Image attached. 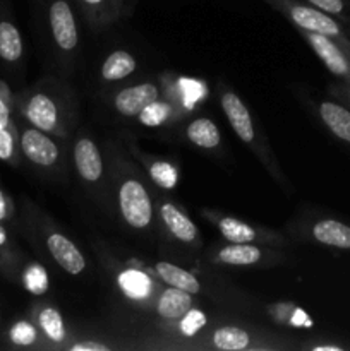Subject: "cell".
I'll use <instances>...</instances> for the list:
<instances>
[{
    "label": "cell",
    "mask_w": 350,
    "mask_h": 351,
    "mask_svg": "<svg viewBox=\"0 0 350 351\" xmlns=\"http://www.w3.org/2000/svg\"><path fill=\"white\" fill-rule=\"evenodd\" d=\"M119 209L124 221L136 230H144L153 219V202L146 187L136 178H126L117 192Z\"/></svg>",
    "instance_id": "1"
},
{
    "label": "cell",
    "mask_w": 350,
    "mask_h": 351,
    "mask_svg": "<svg viewBox=\"0 0 350 351\" xmlns=\"http://www.w3.org/2000/svg\"><path fill=\"white\" fill-rule=\"evenodd\" d=\"M271 2H278V5L283 7L285 12L292 19V23L297 27L304 29L305 33H318L325 34V36L333 38V40H340L343 38V31L340 24L331 17V14L323 12V10L316 9V7L302 5V3L290 2V0H271Z\"/></svg>",
    "instance_id": "2"
},
{
    "label": "cell",
    "mask_w": 350,
    "mask_h": 351,
    "mask_svg": "<svg viewBox=\"0 0 350 351\" xmlns=\"http://www.w3.org/2000/svg\"><path fill=\"white\" fill-rule=\"evenodd\" d=\"M51 36L62 51H72L79 43L78 24L67 0H54L48 9Z\"/></svg>",
    "instance_id": "3"
},
{
    "label": "cell",
    "mask_w": 350,
    "mask_h": 351,
    "mask_svg": "<svg viewBox=\"0 0 350 351\" xmlns=\"http://www.w3.org/2000/svg\"><path fill=\"white\" fill-rule=\"evenodd\" d=\"M21 149H23L24 156L31 161V163L38 165V167L50 168L57 165L58 158H60V151L55 141L48 137L43 130L40 129H26L21 134Z\"/></svg>",
    "instance_id": "4"
},
{
    "label": "cell",
    "mask_w": 350,
    "mask_h": 351,
    "mask_svg": "<svg viewBox=\"0 0 350 351\" xmlns=\"http://www.w3.org/2000/svg\"><path fill=\"white\" fill-rule=\"evenodd\" d=\"M305 40L331 74L350 79V58L333 38L318 33H305Z\"/></svg>",
    "instance_id": "5"
},
{
    "label": "cell",
    "mask_w": 350,
    "mask_h": 351,
    "mask_svg": "<svg viewBox=\"0 0 350 351\" xmlns=\"http://www.w3.org/2000/svg\"><path fill=\"white\" fill-rule=\"evenodd\" d=\"M222 110L237 137L242 143L253 144L256 139V130H254L253 117L242 99L235 93L225 91L222 95Z\"/></svg>",
    "instance_id": "6"
},
{
    "label": "cell",
    "mask_w": 350,
    "mask_h": 351,
    "mask_svg": "<svg viewBox=\"0 0 350 351\" xmlns=\"http://www.w3.org/2000/svg\"><path fill=\"white\" fill-rule=\"evenodd\" d=\"M47 247L55 263L67 274L78 276V274H81L86 269V259L81 254V250L74 245L71 239H67L62 233H50L47 237Z\"/></svg>",
    "instance_id": "7"
},
{
    "label": "cell",
    "mask_w": 350,
    "mask_h": 351,
    "mask_svg": "<svg viewBox=\"0 0 350 351\" xmlns=\"http://www.w3.org/2000/svg\"><path fill=\"white\" fill-rule=\"evenodd\" d=\"M158 95H160V91H158L156 86L151 84V82H143V84L130 86V88L117 93L115 98H113V106L120 115L137 117L148 105L156 101Z\"/></svg>",
    "instance_id": "8"
},
{
    "label": "cell",
    "mask_w": 350,
    "mask_h": 351,
    "mask_svg": "<svg viewBox=\"0 0 350 351\" xmlns=\"http://www.w3.org/2000/svg\"><path fill=\"white\" fill-rule=\"evenodd\" d=\"M74 165L79 177L95 184L103 177V158L98 146L89 137H79L74 143Z\"/></svg>",
    "instance_id": "9"
},
{
    "label": "cell",
    "mask_w": 350,
    "mask_h": 351,
    "mask_svg": "<svg viewBox=\"0 0 350 351\" xmlns=\"http://www.w3.org/2000/svg\"><path fill=\"white\" fill-rule=\"evenodd\" d=\"M26 119L34 129H40L43 132H57L60 115H58V106L45 93H36L31 96L26 103Z\"/></svg>",
    "instance_id": "10"
},
{
    "label": "cell",
    "mask_w": 350,
    "mask_h": 351,
    "mask_svg": "<svg viewBox=\"0 0 350 351\" xmlns=\"http://www.w3.org/2000/svg\"><path fill=\"white\" fill-rule=\"evenodd\" d=\"M160 216L168 232L184 243H192L198 239V226L172 202L160 204Z\"/></svg>",
    "instance_id": "11"
},
{
    "label": "cell",
    "mask_w": 350,
    "mask_h": 351,
    "mask_svg": "<svg viewBox=\"0 0 350 351\" xmlns=\"http://www.w3.org/2000/svg\"><path fill=\"white\" fill-rule=\"evenodd\" d=\"M316 242L335 249H350V226L336 219H321L312 226Z\"/></svg>",
    "instance_id": "12"
},
{
    "label": "cell",
    "mask_w": 350,
    "mask_h": 351,
    "mask_svg": "<svg viewBox=\"0 0 350 351\" xmlns=\"http://www.w3.org/2000/svg\"><path fill=\"white\" fill-rule=\"evenodd\" d=\"M192 308L191 293L170 287L160 295L156 302V312L167 321H180L182 315Z\"/></svg>",
    "instance_id": "13"
},
{
    "label": "cell",
    "mask_w": 350,
    "mask_h": 351,
    "mask_svg": "<svg viewBox=\"0 0 350 351\" xmlns=\"http://www.w3.org/2000/svg\"><path fill=\"white\" fill-rule=\"evenodd\" d=\"M319 117L338 139L350 144V110L338 103L323 101L319 105Z\"/></svg>",
    "instance_id": "14"
},
{
    "label": "cell",
    "mask_w": 350,
    "mask_h": 351,
    "mask_svg": "<svg viewBox=\"0 0 350 351\" xmlns=\"http://www.w3.org/2000/svg\"><path fill=\"white\" fill-rule=\"evenodd\" d=\"M154 271L160 276V280L165 281L168 287L178 288V290H184L191 295H196L201 291V285H199L198 278L192 273H189V271L175 266V264L163 263L161 261V263H156Z\"/></svg>",
    "instance_id": "15"
},
{
    "label": "cell",
    "mask_w": 350,
    "mask_h": 351,
    "mask_svg": "<svg viewBox=\"0 0 350 351\" xmlns=\"http://www.w3.org/2000/svg\"><path fill=\"white\" fill-rule=\"evenodd\" d=\"M185 136L191 141L194 146L202 147V149H215L220 146V130L216 127V123L211 119H206V117H199L194 119L185 129Z\"/></svg>",
    "instance_id": "16"
},
{
    "label": "cell",
    "mask_w": 350,
    "mask_h": 351,
    "mask_svg": "<svg viewBox=\"0 0 350 351\" xmlns=\"http://www.w3.org/2000/svg\"><path fill=\"white\" fill-rule=\"evenodd\" d=\"M137 69V60L134 55L126 50H115L105 58L102 65L103 81H122Z\"/></svg>",
    "instance_id": "17"
},
{
    "label": "cell",
    "mask_w": 350,
    "mask_h": 351,
    "mask_svg": "<svg viewBox=\"0 0 350 351\" xmlns=\"http://www.w3.org/2000/svg\"><path fill=\"white\" fill-rule=\"evenodd\" d=\"M261 250L250 243H230L218 252L216 259L229 266H250L261 261Z\"/></svg>",
    "instance_id": "18"
},
{
    "label": "cell",
    "mask_w": 350,
    "mask_h": 351,
    "mask_svg": "<svg viewBox=\"0 0 350 351\" xmlns=\"http://www.w3.org/2000/svg\"><path fill=\"white\" fill-rule=\"evenodd\" d=\"M23 57V38L19 29L9 21L0 23V58L5 62H17Z\"/></svg>",
    "instance_id": "19"
},
{
    "label": "cell",
    "mask_w": 350,
    "mask_h": 351,
    "mask_svg": "<svg viewBox=\"0 0 350 351\" xmlns=\"http://www.w3.org/2000/svg\"><path fill=\"white\" fill-rule=\"evenodd\" d=\"M218 230L223 239L230 243H250L257 239V233L253 226L230 216L220 219Z\"/></svg>",
    "instance_id": "20"
},
{
    "label": "cell",
    "mask_w": 350,
    "mask_h": 351,
    "mask_svg": "<svg viewBox=\"0 0 350 351\" xmlns=\"http://www.w3.org/2000/svg\"><path fill=\"white\" fill-rule=\"evenodd\" d=\"M250 336L244 329L225 326L216 329L213 335V345L222 351H242L249 346Z\"/></svg>",
    "instance_id": "21"
},
{
    "label": "cell",
    "mask_w": 350,
    "mask_h": 351,
    "mask_svg": "<svg viewBox=\"0 0 350 351\" xmlns=\"http://www.w3.org/2000/svg\"><path fill=\"white\" fill-rule=\"evenodd\" d=\"M119 285L129 298L143 300L151 291V280L137 269H127L119 276Z\"/></svg>",
    "instance_id": "22"
},
{
    "label": "cell",
    "mask_w": 350,
    "mask_h": 351,
    "mask_svg": "<svg viewBox=\"0 0 350 351\" xmlns=\"http://www.w3.org/2000/svg\"><path fill=\"white\" fill-rule=\"evenodd\" d=\"M38 324L47 338L54 343H62L65 339V324L60 312L54 307H47L38 315Z\"/></svg>",
    "instance_id": "23"
},
{
    "label": "cell",
    "mask_w": 350,
    "mask_h": 351,
    "mask_svg": "<svg viewBox=\"0 0 350 351\" xmlns=\"http://www.w3.org/2000/svg\"><path fill=\"white\" fill-rule=\"evenodd\" d=\"M150 175L154 180V184L167 189V191L174 189L178 180L177 170H175L174 165H170L168 161H154V163H151Z\"/></svg>",
    "instance_id": "24"
},
{
    "label": "cell",
    "mask_w": 350,
    "mask_h": 351,
    "mask_svg": "<svg viewBox=\"0 0 350 351\" xmlns=\"http://www.w3.org/2000/svg\"><path fill=\"white\" fill-rule=\"evenodd\" d=\"M24 287L27 291L34 295H41L48 290V274L43 266L33 264L24 273Z\"/></svg>",
    "instance_id": "25"
},
{
    "label": "cell",
    "mask_w": 350,
    "mask_h": 351,
    "mask_svg": "<svg viewBox=\"0 0 350 351\" xmlns=\"http://www.w3.org/2000/svg\"><path fill=\"white\" fill-rule=\"evenodd\" d=\"M168 117H170V106H168L167 103H160L156 99V101H153L151 105H148L146 108L137 115V119H139V122L143 123V125L156 127L161 125Z\"/></svg>",
    "instance_id": "26"
},
{
    "label": "cell",
    "mask_w": 350,
    "mask_h": 351,
    "mask_svg": "<svg viewBox=\"0 0 350 351\" xmlns=\"http://www.w3.org/2000/svg\"><path fill=\"white\" fill-rule=\"evenodd\" d=\"M208 319H206L205 312L198 311V308H191L189 312H185L180 317V332L185 336V338H192V336L198 335L202 328L206 326Z\"/></svg>",
    "instance_id": "27"
},
{
    "label": "cell",
    "mask_w": 350,
    "mask_h": 351,
    "mask_svg": "<svg viewBox=\"0 0 350 351\" xmlns=\"http://www.w3.org/2000/svg\"><path fill=\"white\" fill-rule=\"evenodd\" d=\"M10 341L19 346H30L36 341V329L30 322H17L10 329Z\"/></svg>",
    "instance_id": "28"
},
{
    "label": "cell",
    "mask_w": 350,
    "mask_h": 351,
    "mask_svg": "<svg viewBox=\"0 0 350 351\" xmlns=\"http://www.w3.org/2000/svg\"><path fill=\"white\" fill-rule=\"evenodd\" d=\"M79 3L93 19H105L113 14L112 0H79Z\"/></svg>",
    "instance_id": "29"
},
{
    "label": "cell",
    "mask_w": 350,
    "mask_h": 351,
    "mask_svg": "<svg viewBox=\"0 0 350 351\" xmlns=\"http://www.w3.org/2000/svg\"><path fill=\"white\" fill-rule=\"evenodd\" d=\"M14 156V137L9 129L0 130V160L9 161Z\"/></svg>",
    "instance_id": "30"
},
{
    "label": "cell",
    "mask_w": 350,
    "mask_h": 351,
    "mask_svg": "<svg viewBox=\"0 0 350 351\" xmlns=\"http://www.w3.org/2000/svg\"><path fill=\"white\" fill-rule=\"evenodd\" d=\"M312 7L323 10L328 14H342L345 10V3L343 0H307Z\"/></svg>",
    "instance_id": "31"
},
{
    "label": "cell",
    "mask_w": 350,
    "mask_h": 351,
    "mask_svg": "<svg viewBox=\"0 0 350 351\" xmlns=\"http://www.w3.org/2000/svg\"><path fill=\"white\" fill-rule=\"evenodd\" d=\"M69 350L71 351H110L112 348L106 345H103V343L91 341V339H88V341L75 343V345H72Z\"/></svg>",
    "instance_id": "32"
},
{
    "label": "cell",
    "mask_w": 350,
    "mask_h": 351,
    "mask_svg": "<svg viewBox=\"0 0 350 351\" xmlns=\"http://www.w3.org/2000/svg\"><path fill=\"white\" fill-rule=\"evenodd\" d=\"M137 0H112V9L115 16H120L124 12H129L134 5H136Z\"/></svg>",
    "instance_id": "33"
},
{
    "label": "cell",
    "mask_w": 350,
    "mask_h": 351,
    "mask_svg": "<svg viewBox=\"0 0 350 351\" xmlns=\"http://www.w3.org/2000/svg\"><path fill=\"white\" fill-rule=\"evenodd\" d=\"M9 122H10V110L7 106V103L0 98V130L9 129Z\"/></svg>",
    "instance_id": "34"
},
{
    "label": "cell",
    "mask_w": 350,
    "mask_h": 351,
    "mask_svg": "<svg viewBox=\"0 0 350 351\" xmlns=\"http://www.w3.org/2000/svg\"><path fill=\"white\" fill-rule=\"evenodd\" d=\"M7 216V204H5V197L0 192V219H3Z\"/></svg>",
    "instance_id": "35"
},
{
    "label": "cell",
    "mask_w": 350,
    "mask_h": 351,
    "mask_svg": "<svg viewBox=\"0 0 350 351\" xmlns=\"http://www.w3.org/2000/svg\"><path fill=\"white\" fill-rule=\"evenodd\" d=\"M312 351H342L340 346H331V345H323V346H314Z\"/></svg>",
    "instance_id": "36"
},
{
    "label": "cell",
    "mask_w": 350,
    "mask_h": 351,
    "mask_svg": "<svg viewBox=\"0 0 350 351\" xmlns=\"http://www.w3.org/2000/svg\"><path fill=\"white\" fill-rule=\"evenodd\" d=\"M5 242H7V232L3 226H0V247L5 245Z\"/></svg>",
    "instance_id": "37"
},
{
    "label": "cell",
    "mask_w": 350,
    "mask_h": 351,
    "mask_svg": "<svg viewBox=\"0 0 350 351\" xmlns=\"http://www.w3.org/2000/svg\"><path fill=\"white\" fill-rule=\"evenodd\" d=\"M270 2H271V0H270Z\"/></svg>",
    "instance_id": "38"
}]
</instances>
